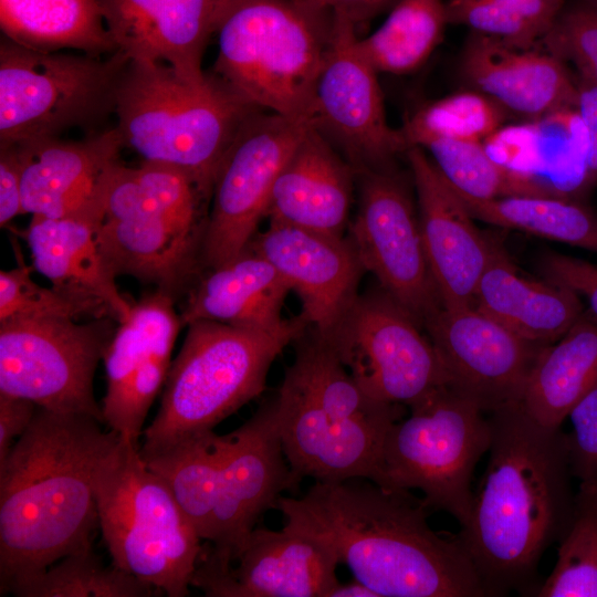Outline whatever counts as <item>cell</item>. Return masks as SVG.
I'll use <instances>...</instances> for the list:
<instances>
[{
  "instance_id": "1",
  "label": "cell",
  "mask_w": 597,
  "mask_h": 597,
  "mask_svg": "<svg viewBox=\"0 0 597 597\" xmlns=\"http://www.w3.org/2000/svg\"><path fill=\"white\" fill-rule=\"evenodd\" d=\"M275 509L379 597L488 596L460 540L434 532L430 509L410 491L315 481L301 498L280 496Z\"/></svg>"
},
{
  "instance_id": "2",
  "label": "cell",
  "mask_w": 597,
  "mask_h": 597,
  "mask_svg": "<svg viewBox=\"0 0 597 597\" xmlns=\"http://www.w3.org/2000/svg\"><path fill=\"white\" fill-rule=\"evenodd\" d=\"M486 415L488 465L458 538L488 596L536 593L543 554L576 514L566 436L533 420L519 404Z\"/></svg>"
},
{
  "instance_id": "3",
  "label": "cell",
  "mask_w": 597,
  "mask_h": 597,
  "mask_svg": "<svg viewBox=\"0 0 597 597\" xmlns=\"http://www.w3.org/2000/svg\"><path fill=\"white\" fill-rule=\"evenodd\" d=\"M101 425L91 416L38 407L0 462V596L93 544L95 472L119 438Z\"/></svg>"
},
{
  "instance_id": "4",
  "label": "cell",
  "mask_w": 597,
  "mask_h": 597,
  "mask_svg": "<svg viewBox=\"0 0 597 597\" xmlns=\"http://www.w3.org/2000/svg\"><path fill=\"white\" fill-rule=\"evenodd\" d=\"M259 111L213 72L191 82L166 63L130 60L115 116L125 148L180 169L209 202L224 156Z\"/></svg>"
},
{
  "instance_id": "5",
  "label": "cell",
  "mask_w": 597,
  "mask_h": 597,
  "mask_svg": "<svg viewBox=\"0 0 597 597\" xmlns=\"http://www.w3.org/2000/svg\"><path fill=\"white\" fill-rule=\"evenodd\" d=\"M208 201L180 169L117 163L107 180L96 239L112 272L151 284L175 300L202 272Z\"/></svg>"
},
{
  "instance_id": "6",
  "label": "cell",
  "mask_w": 597,
  "mask_h": 597,
  "mask_svg": "<svg viewBox=\"0 0 597 597\" xmlns=\"http://www.w3.org/2000/svg\"><path fill=\"white\" fill-rule=\"evenodd\" d=\"M334 25L313 0H230L213 73L260 108L311 124Z\"/></svg>"
},
{
  "instance_id": "7",
  "label": "cell",
  "mask_w": 597,
  "mask_h": 597,
  "mask_svg": "<svg viewBox=\"0 0 597 597\" xmlns=\"http://www.w3.org/2000/svg\"><path fill=\"white\" fill-rule=\"evenodd\" d=\"M171 362L140 452L213 428L265 389L275 358L308 328L300 315L270 328L197 321Z\"/></svg>"
},
{
  "instance_id": "8",
  "label": "cell",
  "mask_w": 597,
  "mask_h": 597,
  "mask_svg": "<svg viewBox=\"0 0 597 597\" xmlns=\"http://www.w3.org/2000/svg\"><path fill=\"white\" fill-rule=\"evenodd\" d=\"M94 491L112 564L165 596H188L202 540L138 442L119 436L97 465Z\"/></svg>"
},
{
  "instance_id": "9",
  "label": "cell",
  "mask_w": 597,
  "mask_h": 597,
  "mask_svg": "<svg viewBox=\"0 0 597 597\" xmlns=\"http://www.w3.org/2000/svg\"><path fill=\"white\" fill-rule=\"evenodd\" d=\"M123 51L96 56L45 52L0 41V144L61 137L70 129L102 130L115 115Z\"/></svg>"
},
{
  "instance_id": "10",
  "label": "cell",
  "mask_w": 597,
  "mask_h": 597,
  "mask_svg": "<svg viewBox=\"0 0 597 597\" xmlns=\"http://www.w3.org/2000/svg\"><path fill=\"white\" fill-rule=\"evenodd\" d=\"M410 415L388 430L373 482L391 490H418L430 510L463 526L470 515L473 471L488 452V415L448 386L409 406Z\"/></svg>"
},
{
  "instance_id": "11",
  "label": "cell",
  "mask_w": 597,
  "mask_h": 597,
  "mask_svg": "<svg viewBox=\"0 0 597 597\" xmlns=\"http://www.w3.org/2000/svg\"><path fill=\"white\" fill-rule=\"evenodd\" d=\"M115 320L43 318L0 323V394L44 409L91 416L103 425L94 374Z\"/></svg>"
},
{
  "instance_id": "12",
  "label": "cell",
  "mask_w": 597,
  "mask_h": 597,
  "mask_svg": "<svg viewBox=\"0 0 597 597\" xmlns=\"http://www.w3.org/2000/svg\"><path fill=\"white\" fill-rule=\"evenodd\" d=\"M422 327L388 293L358 294L338 323L320 336L370 397L411 406L447 386Z\"/></svg>"
},
{
  "instance_id": "13",
  "label": "cell",
  "mask_w": 597,
  "mask_h": 597,
  "mask_svg": "<svg viewBox=\"0 0 597 597\" xmlns=\"http://www.w3.org/2000/svg\"><path fill=\"white\" fill-rule=\"evenodd\" d=\"M349 238L366 272L422 327L441 307L411 189L394 165L356 172Z\"/></svg>"
},
{
  "instance_id": "14",
  "label": "cell",
  "mask_w": 597,
  "mask_h": 597,
  "mask_svg": "<svg viewBox=\"0 0 597 597\" xmlns=\"http://www.w3.org/2000/svg\"><path fill=\"white\" fill-rule=\"evenodd\" d=\"M310 123L259 111L242 126L216 175L202 272L242 253L266 218L274 182Z\"/></svg>"
},
{
  "instance_id": "15",
  "label": "cell",
  "mask_w": 597,
  "mask_h": 597,
  "mask_svg": "<svg viewBox=\"0 0 597 597\" xmlns=\"http://www.w3.org/2000/svg\"><path fill=\"white\" fill-rule=\"evenodd\" d=\"M335 14L334 34L320 72L312 125L355 172L392 166L409 148L386 117L378 72L357 45V28Z\"/></svg>"
},
{
  "instance_id": "16",
  "label": "cell",
  "mask_w": 597,
  "mask_h": 597,
  "mask_svg": "<svg viewBox=\"0 0 597 597\" xmlns=\"http://www.w3.org/2000/svg\"><path fill=\"white\" fill-rule=\"evenodd\" d=\"M297 484L283 451L275 397L228 433L210 546L202 548L200 559L231 565L261 515Z\"/></svg>"
},
{
  "instance_id": "17",
  "label": "cell",
  "mask_w": 597,
  "mask_h": 597,
  "mask_svg": "<svg viewBox=\"0 0 597 597\" xmlns=\"http://www.w3.org/2000/svg\"><path fill=\"white\" fill-rule=\"evenodd\" d=\"M447 386L485 413L519 404L528 374L546 345L524 339L474 305L439 307L425 322Z\"/></svg>"
},
{
  "instance_id": "18",
  "label": "cell",
  "mask_w": 597,
  "mask_h": 597,
  "mask_svg": "<svg viewBox=\"0 0 597 597\" xmlns=\"http://www.w3.org/2000/svg\"><path fill=\"white\" fill-rule=\"evenodd\" d=\"M175 301L159 290L144 295L118 323L103 358L104 425L132 441L138 442L143 434L149 409L171 366L174 345L184 326Z\"/></svg>"
},
{
  "instance_id": "19",
  "label": "cell",
  "mask_w": 597,
  "mask_h": 597,
  "mask_svg": "<svg viewBox=\"0 0 597 597\" xmlns=\"http://www.w3.org/2000/svg\"><path fill=\"white\" fill-rule=\"evenodd\" d=\"M338 565L306 534L255 526L231 565L198 561L191 586L208 597H329Z\"/></svg>"
},
{
  "instance_id": "20",
  "label": "cell",
  "mask_w": 597,
  "mask_h": 597,
  "mask_svg": "<svg viewBox=\"0 0 597 597\" xmlns=\"http://www.w3.org/2000/svg\"><path fill=\"white\" fill-rule=\"evenodd\" d=\"M276 401L283 451L297 483L375 480L390 427L331 418L291 367Z\"/></svg>"
},
{
  "instance_id": "21",
  "label": "cell",
  "mask_w": 597,
  "mask_h": 597,
  "mask_svg": "<svg viewBox=\"0 0 597 597\" xmlns=\"http://www.w3.org/2000/svg\"><path fill=\"white\" fill-rule=\"evenodd\" d=\"M251 250L265 258L295 292L301 316L315 334H327L350 307L366 272L349 237L271 222Z\"/></svg>"
},
{
  "instance_id": "22",
  "label": "cell",
  "mask_w": 597,
  "mask_h": 597,
  "mask_svg": "<svg viewBox=\"0 0 597 597\" xmlns=\"http://www.w3.org/2000/svg\"><path fill=\"white\" fill-rule=\"evenodd\" d=\"M405 155L416 191L425 252L441 305H473L494 240L476 228L460 195L421 147H409Z\"/></svg>"
},
{
  "instance_id": "23",
  "label": "cell",
  "mask_w": 597,
  "mask_h": 597,
  "mask_svg": "<svg viewBox=\"0 0 597 597\" xmlns=\"http://www.w3.org/2000/svg\"><path fill=\"white\" fill-rule=\"evenodd\" d=\"M22 161V213L62 218L101 211L108 176L125 148L117 127L15 143Z\"/></svg>"
},
{
  "instance_id": "24",
  "label": "cell",
  "mask_w": 597,
  "mask_h": 597,
  "mask_svg": "<svg viewBox=\"0 0 597 597\" xmlns=\"http://www.w3.org/2000/svg\"><path fill=\"white\" fill-rule=\"evenodd\" d=\"M460 73L472 90L523 121L577 103L576 77L540 43L517 45L471 31L461 53Z\"/></svg>"
},
{
  "instance_id": "25",
  "label": "cell",
  "mask_w": 597,
  "mask_h": 597,
  "mask_svg": "<svg viewBox=\"0 0 597 597\" xmlns=\"http://www.w3.org/2000/svg\"><path fill=\"white\" fill-rule=\"evenodd\" d=\"M118 50L130 60L163 62L191 82L230 0H97Z\"/></svg>"
},
{
  "instance_id": "26",
  "label": "cell",
  "mask_w": 597,
  "mask_h": 597,
  "mask_svg": "<svg viewBox=\"0 0 597 597\" xmlns=\"http://www.w3.org/2000/svg\"><path fill=\"white\" fill-rule=\"evenodd\" d=\"M355 182L350 164L310 124L276 177L266 218L344 235Z\"/></svg>"
},
{
  "instance_id": "27",
  "label": "cell",
  "mask_w": 597,
  "mask_h": 597,
  "mask_svg": "<svg viewBox=\"0 0 597 597\" xmlns=\"http://www.w3.org/2000/svg\"><path fill=\"white\" fill-rule=\"evenodd\" d=\"M102 211L62 218L32 217L19 234L30 250L33 269L52 286L70 295L102 303L117 322H124L132 303L119 292L116 275L96 239Z\"/></svg>"
},
{
  "instance_id": "28",
  "label": "cell",
  "mask_w": 597,
  "mask_h": 597,
  "mask_svg": "<svg viewBox=\"0 0 597 597\" xmlns=\"http://www.w3.org/2000/svg\"><path fill=\"white\" fill-rule=\"evenodd\" d=\"M473 305L516 335L540 345L559 339L585 313L580 296L548 280L522 275L493 241Z\"/></svg>"
},
{
  "instance_id": "29",
  "label": "cell",
  "mask_w": 597,
  "mask_h": 597,
  "mask_svg": "<svg viewBox=\"0 0 597 597\" xmlns=\"http://www.w3.org/2000/svg\"><path fill=\"white\" fill-rule=\"evenodd\" d=\"M187 293L184 325L210 321L240 327L279 325L290 285L262 255L247 248L233 259L207 269Z\"/></svg>"
},
{
  "instance_id": "30",
  "label": "cell",
  "mask_w": 597,
  "mask_h": 597,
  "mask_svg": "<svg viewBox=\"0 0 597 597\" xmlns=\"http://www.w3.org/2000/svg\"><path fill=\"white\" fill-rule=\"evenodd\" d=\"M597 381V322L587 312L556 342L544 346L519 405L533 420L561 428Z\"/></svg>"
},
{
  "instance_id": "31",
  "label": "cell",
  "mask_w": 597,
  "mask_h": 597,
  "mask_svg": "<svg viewBox=\"0 0 597 597\" xmlns=\"http://www.w3.org/2000/svg\"><path fill=\"white\" fill-rule=\"evenodd\" d=\"M3 36L39 51H117L97 0H0Z\"/></svg>"
},
{
  "instance_id": "32",
  "label": "cell",
  "mask_w": 597,
  "mask_h": 597,
  "mask_svg": "<svg viewBox=\"0 0 597 597\" xmlns=\"http://www.w3.org/2000/svg\"><path fill=\"white\" fill-rule=\"evenodd\" d=\"M228 434L213 430L180 438L140 455L169 486L202 541L208 542L219 498Z\"/></svg>"
},
{
  "instance_id": "33",
  "label": "cell",
  "mask_w": 597,
  "mask_h": 597,
  "mask_svg": "<svg viewBox=\"0 0 597 597\" xmlns=\"http://www.w3.org/2000/svg\"><path fill=\"white\" fill-rule=\"evenodd\" d=\"M483 145L498 163L528 178L536 165L562 161L580 174L590 188L588 134L576 106L503 125Z\"/></svg>"
},
{
  "instance_id": "34",
  "label": "cell",
  "mask_w": 597,
  "mask_h": 597,
  "mask_svg": "<svg viewBox=\"0 0 597 597\" xmlns=\"http://www.w3.org/2000/svg\"><path fill=\"white\" fill-rule=\"evenodd\" d=\"M307 329L295 341V359L290 367L306 384L331 418L381 427H391L400 420L401 405L370 397L327 344L312 329Z\"/></svg>"
},
{
  "instance_id": "35",
  "label": "cell",
  "mask_w": 597,
  "mask_h": 597,
  "mask_svg": "<svg viewBox=\"0 0 597 597\" xmlns=\"http://www.w3.org/2000/svg\"><path fill=\"white\" fill-rule=\"evenodd\" d=\"M460 197L474 219L597 252V214L578 199L510 196L474 200Z\"/></svg>"
},
{
  "instance_id": "36",
  "label": "cell",
  "mask_w": 597,
  "mask_h": 597,
  "mask_svg": "<svg viewBox=\"0 0 597 597\" xmlns=\"http://www.w3.org/2000/svg\"><path fill=\"white\" fill-rule=\"evenodd\" d=\"M447 24L446 0H398L384 23L358 38L357 45L378 73L408 74L429 59Z\"/></svg>"
},
{
  "instance_id": "37",
  "label": "cell",
  "mask_w": 597,
  "mask_h": 597,
  "mask_svg": "<svg viewBox=\"0 0 597 597\" xmlns=\"http://www.w3.org/2000/svg\"><path fill=\"white\" fill-rule=\"evenodd\" d=\"M17 597H149L163 593L127 572L105 566L93 544L76 549L43 572L11 585Z\"/></svg>"
},
{
  "instance_id": "38",
  "label": "cell",
  "mask_w": 597,
  "mask_h": 597,
  "mask_svg": "<svg viewBox=\"0 0 597 597\" xmlns=\"http://www.w3.org/2000/svg\"><path fill=\"white\" fill-rule=\"evenodd\" d=\"M455 189L470 199L551 197L537 182L498 163L480 142L433 140L421 147Z\"/></svg>"
},
{
  "instance_id": "39",
  "label": "cell",
  "mask_w": 597,
  "mask_h": 597,
  "mask_svg": "<svg viewBox=\"0 0 597 597\" xmlns=\"http://www.w3.org/2000/svg\"><path fill=\"white\" fill-rule=\"evenodd\" d=\"M506 117L495 102L471 88L425 104L400 129L408 147L433 140L483 143L505 125Z\"/></svg>"
},
{
  "instance_id": "40",
  "label": "cell",
  "mask_w": 597,
  "mask_h": 597,
  "mask_svg": "<svg viewBox=\"0 0 597 597\" xmlns=\"http://www.w3.org/2000/svg\"><path fill=\"white\" fill-rule=\"evenodd\" d=\"M569 0H446L448 23L524 46L538 44Z\"/></svg>"
},
{
  "instance_id": "41",
  "label": "cell",
  "mask_w": 597,
  "mask_h": 597,
  "mask_svg": "<svg viewBox=\"0 0 597 597\" xmlns=\"http://www.w3.org/2000/svg\"><path fill=\"white\" fill-rule=\"evenodd\" d=\"M29 266L19 255V263L0 272V323L43 318L80 320L82 316H111L100 302L45 287L31 276ZM113 318V317H112Z\"/></svg>"
},
{
  "instance_id": "42",
  "label": "cell",
  "mask_w": 597,
  "mask_h": 597,
  "mask_svg": "<svg viewBox=\"0 0 597 597\" xmlns=\"http://www.w3.org/2000/svg\"><path fill=\"white\" fill-rule=\"evenodd\" d=\"M576 514L561 540L555 566L538 597H597V514L576 495Z\"/></svg>"
},
{
  "instance_id": "43",
  "label": "cell",
  "mask_w": 597,
  "mask_h": 597,
  "mask_svg": "<svg viewBox=\"0 0 597 597\" xmlns=\"http://www.w3.org/2000/svg\"><path fill=\"white\" fill-rule=\"evenodd\" d=\"M540 44L574 66L577 80L597 83V3L569 0Z\"/></svg>"
},
{
  "instance_id": "44",
  "label": "cell",
  "mask_w": 597,
  "mask_h": 597,
  "mask_svg": "<svg viewBox=\"0 0 597 597\" xmlns=\"http://www.w3.org/2000/svg\"><path fill=\"white\" fill-rule=\"evenodd\" d=\"M565 433L574 478L587 486L597 481V381L570 410Z\"/></svg>"
},
{
  "instance_id": "45",
  "label": "cell",
  "mask_w": 597,
  "mask_h": 597,
  "mask_svg": "<svg viewBox=\"0 0 597 597\" xmlns=\"http://www.w3.org/2000/svg\"><path fill=\"white\" fill-rule=\"evenodd\" d=\"M545 280L564 285L588 304L587 314L597 322V265L561 253L548 252L540 260Z\"/></svg>"
},
{
  "instance_id": "46",
  "label": "cell",
  "mask_w": 597,
  "mask_h": 597,
  "mask_svg": "<svg viewBox=\"0 0 597 597\" xmlns=\"http://www.w3.org/2000/svg\"><path fill=\"white\" fill-rule=\"evenodd\" d=\"M22 161L15 144H0V226L22 214Z\"/></svg>"
},
{
  "instance_id": "47",
  "label": "cell",
  "mask_w": 597,
  "mask_h": 597,
  "mask_svg": "<svg viewBox=\"0 0 597 597\" xmlns=\"http://www.w3.org/2000/svg\"><path fill=\"white\" fill-rule=\"evenodd\" d=\"M38 407L31 400L0 394V462L29 429Z\"/></svg>"
},
{
  "instance_id": "48",
  "label": "cell",
  "mask_w": 597,
  "mask_h": 597,
  "mask_svg": "<svg viewBox=\"0 0 597 597\" xmlns=\"http://www.w3.org/2000/svg\"><path fill=\"white\" fill-rule=\"evenodd\" d=\"M576 108L588 134L587 177L591 188L597 182V83L577 80Z\"/></svg>"
},
{
  "instance_id": "49",
  "label": "cell",
  "mask_w": 597,
  "mask_h": 597,
  "mask_svg": "<svg viewBox=\"0 0 597 597\" xmlns=\"http://www.w3.org/2000/svg\"><path fill=\"white\" fill-rule=\"evenodd\" d=\"M316 4L327 8L334 13L341 14L352 21L356 28L358 24L370 20L378 13L390 8L398 0H313Z\"/></svg>"
},
{
  "instance_id": "50",
  "label": "cell",
  "mask_w": 597,
  "mask_h": 597,
  "mask_svg": "<svg viewBox=\"0 0 597 597\" xmlns=\"http://www.w3.org/2000/svg\"><path fill=\"white\" fill-rule=\"evenodd\" d=\"M329 597H379L365 584L353 578L352 582L339 583L329 594Z\"/></svg>"
},
{
  "instance_id": "51",
  "label": "cell",
  "mask_w": 597,
  "mask_h": 597,
  "mask_svg": "<svg viewBox=\"0 0 597 597\" xmlns=\"http://www.w3.org/2000/svg\"><path fill=\"white\" fill-rule=\"evenodd\" d=\"M577 498L588 503L597 514V481L587 486H579Z\"/></svg>"
},
{
  "instance_id": "52",
  "label": "cell",
  "mask_w": 597,
  "mask_h": 597,
  "mask_svg": "<svg viewBox=\"0 0 597 597\" xmlns=\"http://www.w3.org/2000/svg\"><path fill=\"white\" fill-rule=\"evenodd\" d=\"M587 1H591V2H595V3H597V0H587Z\"/></svg>"
}]
</instances>
